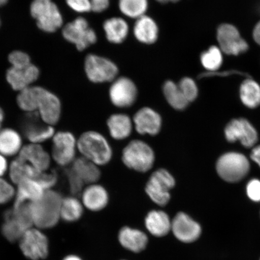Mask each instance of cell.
Wrapping results in <instances>:
<instances>
[{
    "label": "cell",
    "instance_id": "6da1fadb",
    "mask_svg": "<svg viewBox=\"0 0 260 260\" xmlns=\"http://www.w3.org/2000/svg\"><path fill=\"white\" fill-rule=\"evenodd\" d=\"M19 108L28 113L37 112L45 124L54 126L59 121L61 105L58 98L43 87L35 86L19 92L16 99Z\"/></svg>",
    "mask_w": 260,
    "mask_h": 260
},
{
    "label": "cell",
    "instance_id": "7a4b0ae2",
    "mask_svg": "<svg viewBox=\"0 0 260 260\" xmlns=\"http://www.w3.org/2000/svg\"><path fill=\"white\" fill-rule=\"evenodd\" d=\"M63 197L53 189L45 191L40 200L30 203L34 226L41 230L56 226L60 219V208Z\"/></svg>",
    "mask_w": 260,
    "mask_h": 260
},
{
    "label": "cell",
    "instance_id": "3957f363",
    "mask_svg": "<svg viewBox=\"0 0 260 260\" xmlns=\"http://www.w3.org/2000/svg\"><path fill=\"white\" fill-rule=\"evenodd\" d=\"M77 149L84 158L97 166H104L111 161V146L103 135L95 131L83 133L77 140Z\"/></svg>",
    "mask_w": 260,
    "mask_h": 260
},
{
    "label": "cell",
    "instance_id": "277c9868",
    "mask_svg": "<svg viewBox=\"0 0 260 260\" xmlns=\"http://www.w3.org/2000/svg\"><path fill=\"white\" fill-rule=\"evenodd\" d=\"M155 160L153 149L141 140H133L122 151V160L125 167L141 173L151 170Z\"/></svg>",
    "mask_w": 260,
    "mask_h": 260
},
{
    "label": "cell",
    "instance_id": "5b68a950",
    "mask_svg": "<svg viewBox=\"0 0 260 260\" xmlns=\"http://www.w3.org/2000/svg\"><path fill=\"white\" fill-rule=\"evenodd\" d=\"M176 182L170 172L158 169L152 173L145 186V191L152 202L159 206H165L171 198L170 191Z\"/></svg>",
    "mask_w": 260,
    "mask_h": 260
},
{
    "label": "cell",
    "instance_id": "8992f818",
    "mask_svg": "<svg viewBox=\"0 0 260 260\" xmlns=\"http://www.w3.org/2000/svg\"><path fill=\"white\" fill-rule=\"evenodd\" d=\"M250 170L249 162L245 155L238 152H228L217 161L216 170L221 178L230 183L238 182Z\"/></svg>",
    "mask_w": 260,
    "mask_h": 260
},
{
    "label": "cell",
    "instance_id": "52a82bcc",
    "mask_svg": "<svg viewBox=\"0 0 260 260\" xmlns=\"http://www.w3.org/2000/svg\"><path fill=\"white\" fill-rule=\"evenodd\" d=\"M31 15L37 20L38 27L45 32H53L61 27L62 16L57 6L51 0H34Z\"/></svg>",
    "mask_w": 260,
    "mask_h": 260
},
{
    "label": "cell",
    "instance_id": "ba28073f",
    "mask_svg": "<svg viewBox=\"0 0 260 260\" xmlns=\"http://www.w3.org/2000/svg\"><path fill=\"white\" fill-rule=\"evenodd\" d=\"M52 140L51 157L57 165L66 167L76 160L77 140L73 133L58 132Z\"/></svg>",
    "mask_w": 260,
    "mask_h": 260
},
{
    "label": "cell",
    "instance_id": "9c48e42d",
    "mask_svg": "<svg viewBox=\"0 0 260 260\" xmlns=\"http://www.w3.org/2000/svg\"><path fill=\"white\" fill-rule=\"evenodd\" d=\"M19 242L22 253L28 259L40 260L48 255L47 237L42 230L37 227L31 226L26 230Z\"/></svg>",
    "mask_w": 260,
    "mask_h": 260
},
{
    "label": "cell",
    "instance_id": "30bf717a",
    "mask_svg": "<svg viewBox=\"0 0 260 260\" xmlns=\"http://www.w3.org/2000/svg\"><path fill=\"white\" fill-rule=\"evenodd\" d=\"M84 70L89 80L95 83L113 81L118 74V68L112 61L95 54L86 56Z\"/></svg>",
    "mask_w": 260,
    "mask_h": 260
},
{
    "label": "cell",
    "instance_id": "8fae6325",
    "mask_svg": "<svg viewBox=\"0 0 260 260\" xmlns=\"http://www.w3.org/2000/svg\"><path fill=\"white\" fill-rule=\"evenodd\" d=\"M62 34L65 40L76 45L79 51H83L95 44L97 36L89 27L88 22L83 17L77 18L64 26Z\"/></svg>",
    "mask_w": 260,
    "mask_h": 260
},
{
    "label": "cell",
    "instance_id": "7c38bea8",
    "mask_svg": "<svg viewBox=\"0 0 260 260\" xmlns=\"http://www.w3.org/2000/svg\"><path fill=\"white\" fill-rule=\"evenodd\" d=\"M109 97L113 105L119 108H128L136 102L138 89L127 77H122L113 81L109 89Z\"/></svg>",
    "mask_w": 260,
    "mask_h": 260
},
{
    "label": "cell",
    "instance_id": "4fadbf2b",
    "mask_svg": "<svg viewBox=\"0 0 260 260\" xmlns=\"http://www.w3.org/2000/svg\"><path fill=\"white\" fill-rule=\"evenodd\" d=\"M217 38L221 50L227 54L237 56L248 50V43L240 37L235 26L232 24L220 25L217 29Z\"/></svg>",
    "mask_w": 260,
    "mask_h": 260
},
{
    "label": "cell",
    "instance_id": "5bb4252c",
    "mask_svg": "<svg viewBox=\"0 0 260 260\" xmlns=\"http://www.w3.org/2000/svg\"><path fill=\"white\" fill-rule=\"evenodd\" d=\"M225 135L228 141H239L246 148H251L258 141V134L251 123L245 119L233 120L227 125Z\"/></svg>",
    "mask_w": 260,
    "mask_h": 260
},
{
    "label": "cell",
    "instance_id": "9a60e30c",
    "mask_svg": "<svg viewBox=\"0 0 260 260\" xmlns=\"http://www.w3.org/2000/svg\"><path fill=\"white\" fill-rule=\"evenodd\" d=\"M171 232L176 238L183 243H192L202 233L199 223L184 212L178 213L172 220Z\"/></svg>",
    "mask_w": 260,
    "mask_h": 260
},
{
    "label": "cell",
    "instance_id": "2e32d148",
    "mask_svg": "<svg viewBox=\"0 0 260 260\" xmlns=\"http://www.w3.org/2000/svg\"><path fill=\"white\" fill-rule=\"evenodd\" d=\"M133 122L136 131L142 135H157L162 127L160 114L148 107L139 110L133 117Z\"/></svg>",
    "mask_w": 260,
    "mask_h": 260
},
{
    "label": "cell",
    "instance_id": "e0dca14e",
    "mask_svg": "<svg viewBox=\"0 0 260 260\" xmlns=\"http://www.w3.org/2000/svg\"><path fill=\"white\" fill-rule=\"evenodd\" d=\"M17 157L39 172L50 170L51 154L41 144H28L23 146Z\"/></svg>",
    "mask_w": 260,
    "mask_h": 260
},
{
    "label": "cell",
    "instance_id": "ac0fdd59",
    "mask_svg": "<svg viewBox=\"0 0 260 260\" xmlns=\"http://www.w3.org/2000/svg\"><path fill=\"white\" fill-rule=\"evenodd\" d=\"M40 71L31 63L27 67L9 68L6 73V79L12 89L19 92L30 87L31 84L38 79Z\"/></svg>",
    "mask_w": 260,
    "mask_h": 260
},
{
    "label": "cell",
    "instance_id": "d6986e66",
    "mask_svg": "<svg viewBox=\"0 0 260 260\" xmlns=\"http://www.w3.org/2000/svg\"><path fill=\"white\" fill-rule=\"evenodd\" d=\"M109 201L108 192L100 184H89L81 192V203L84 207L90 211L102 210L106 207Z\"/></svg>",
    "mask_w": 260,
    "mask_h": 260
},
{
    "label": "cell",
    "instance_id": "ffe728a7",
    "mask_svg": "<svg viewBox=\"0 0 260 260\" xmlns=\"http://www.w3.org/2000/svg\"><path fill=\"white\" fill-rule=\"evenodd\" d=\"M39 118L40 116L37 114L35 118L32 116L28 119L24 125V136L31 144H41L53 138L56 133L53 126L42 124L40 121H37Z\"/></svg>",
    "mask_w": 260,
    "mask_h": 260
},
{
    "label": "cell",
    "instance_id": "44dd1931",
    "mask_svg": "<svg viewBox=\"0 0 260 260\" xmlns=\"http://www.w3.org/2000/svg\"><path fill=\"white\" fill-rule=\"evenodd\" d=\"M14 207L25 203L35 202L44 196V188L34 179H27L16 185Z\"/></svg>",
    "mask_w": 260,
    "mask_h": 260
},
{
    "label": "cell",
    "instance_id": "7402d4cb",
    "mask_svg": "<svg viewBox=\"0 0 260 260\" xmlns=\"http://www.w3.org/2000/svg\"><path fill=\"white\" fill-rule=\"evenodd\" d=\"M118 240L123 248L135 253L144 251L148 242L145 233L128 226L123 227L119 231Z\"/></svg>",
    "mask_w": 260,
    "mask_h": 260
},
{
    "label": "cell",
    "instance_id": "603a6c76",
    "mask_svg": "<svg viewBox=\"0 0 260 260\" xmlns=\"http://www.w3.org/2000/svg\"><path fill=\"white\" fill-rule=\"evenodd\" d=\"M145 224L146 229L155 237H164L171 232L172 220L164 211H149L145 217Z\"/></svg>",
    "mask_w": 260,
    "mask_h": 260
},
{
    "label": "cell",
    "instance_id": "cb8c5ba5",
    "mask_svg": "<svg viewBox=\"0 0 260 260\" xmlns=\"http://www.w3.org/2000/svg\"><path fill=\"white\" fill-rule=\"evenodd\" d=\"M133 34L141 43L152 44L157 40L158 27L153 19L144 15L136 19Z\"/></svg>",
    "mask_w": 260,
    "mask_h": 260
},
{
    "label": "cell",
    "instance_id": "d4e9b609",
    "mask_svg": "<svg viewBox=\"0 0 260 260\" xmlns=\"http://www.w3.org/2000/svg\"><path fill=\"white\" fill-rule=\"evenodd\" d=\"M23 147L21 135L11 128L0 129V154L5 157L18 155Z\"/></svg>",
    "mask_w": 260,
    "mask_h": 260
},
{
    "label": "cell",
    "instance_id": "484cf974",
    "mask_svg": "<svg viewBox=\"0 0 260 260\" xmlns=\"http://www.w3.org/2000/svg\"><path fill=\"white\" fill-rule=\"evenodd\" d=\"M70 169L84 185L96 183L101 177L99 166L83 157L76 158Z\"/></svg>",
    "mask_w": 260,
    "mask_h": 260
},
{
    "label": "cell",
    "instance_id": "4316f807",
    "mask_svg": "<svg viewBox=\"0 0 260 260\" xmlns=\"http://www.w3.org/2000/svg\"><path fill=\"white\" fill-rule=\"evenodd\" d=\"M107 125L110 135L118 141L128 138L133 131V121L125 114H113L107 119Z\"/></svg>",
    "mask_w": 260,
    "mask_h": 260
},
{
    "label": "cell",
    "instance_id": "83f0119b",
    "mask_svg": "<svg viewBox=\"0 0 260 260\" xmlns=\"http://www.w3.org/2000/svg\"><path fill=\"white\" fill-rule=\"evenodd\" d=\"M107 40L113 44H121L126 40L129 32L127 22L121 18L107 19L103 24Z\"/></svg>",
    "mask_w": 260,
    "mask_h": 260
},
{
    "label": "cell",
    "instance_id": "f1b7e54d",
    "mask_svg": "<svg viewBox=\"0 0 260 260\" xmlns=\"http://www.w3.org/2000/svg\"><path fill=\"white\" fill-rule=\"evenodd\" d=\"M41 172L21 159L16 157L9 165V175L11 183L16 186L27 179L36 180Z\"/></svg>",
    "mask_w": 260,
    "mask_h": 260
},
{
    "label": "cell",
    "instance_id": "f546056e",
    "mask_svg": "<svg viewBox=\"0 0 260 260\" xmlns=\"http://www.w3.org/2000/svg\"><path fill=\"white\" fill-rule=\"evenodd\" d=\"M162 92L169 105L175 110H183L186 108L189 103L178 84L174 81H166L162 87Z\"/></svg>",
    "mask_w": 260,
    "mask_h": 260
},
{
    "label": "cell",
    "instance_id": "4dcf8cb0",
    "mask_svg": "<svg viewBox=\"0 0 260 260\" xmlns=\"http://www.w3.org/2000/svg\"><path fill=\"white\" fill-rule=\"evenodd\" d=\"M83 207L82 203L76 197L63 198L60 208V219L68 222H76L82 216Z\"/></svg>",
    "mask_w": 260,
    "mask_h": 260
},
{
    "label": "cell",
    "instance_id": "1f68e13d",
    "mask_svg": "<svg viewBox=\"0 0 260 260\" xmlns=\"http://www.w3.org/2000/svg\"><path fill=\"white\" fill-rule=\"evenodd\" d=\"M240 96L244 105L253 109L260 105V86L251 79L243 81L240 89Z\"/></svg>",
    "mask_w": 260,
    "mask_h": 260
},
{
    "label": "cell",
    "instance_id": "d6a6232c",
    "mask_svg": "<svg viewBox=\"0 0 260 260\" xmlns=\"http://www.w3.org/2000/svg\"><path fill=\"white\" fill-rule=\"evenodd\" d=\"M28 230V229H27ZM27 229L13 216L11 210L5 213V222L2 226V233L9 242L19 241Z\"/></svg>",
    "mask_w": 260,
    "mask_h": 260
},
{
    "label": "cell",
    "instance_id": "836d02e7",
    "mask_svg": "<svg viewBox=\"0 0 260 260\" xmlns=\"http://www.w3.org/2000/svg\"><path fill=\"white\" fill-rule=\"evenodd\" d=\"M118 6L123 15L137 19L145 15L148 2V0H119Z\"/></svg>",
    "mask_w": 260,
    "mask_h": 260
},
{
    "label": "cell",
    "instance_id": "e575fe53",
    "mask_svg": "<svg viewBox=\"0 0 260 260\" xmlns=\"http://www.w3.org/2000/svg\"><path fill=\"white\" fill-rule=\"evenodd\" d=\"M222 55L219 49L216 47H211L209 50L201 54V61L206 70L213 71L220 67L222 63Z\"/></svg>",
    "mask_w": 260,
    "mask_h": 260
},
{
    "label": "cell",
    "instance_id": "d590c367",
    "mask_svg": "<svg viewBox=\"0 0 260 260\" xmlns=\"http://www.w3.org/2000/svg\"><path fill=\"white\" fill-rule=\"evenodd\" d=\"M183 95L188 102H193L197 99L198 89L196 83L189 77H185L178 84Z\"/></svg>",
    "mask_w": 260,
    "mask_h": 260
},
{
    "label": "cell",
    "instance_id": "8d00e7d4",
    "mask_svg": "<svg viewBox=\"0 0 260 260\" xmlns=\"http://www.w3.org/2000/svg\"><path fill=\"white\" fill-rule=\"evenodd\" d=\"M16 188L13 183L0 177V205L7 204L15 197Z\"/></svg>",
    "mask_w": 260,
    "mask_h": 260
},
{
    "label": "cell",
    "instance_id": "74e56055",
    "mask_svg": "<svg viewBox=\"0 0 260 260\" xmlns=\"http://www.w3.org/2000/svg\"><path fill=\"white\" fill-rule=\"evenodd\" d=\"M57 175L54 171L41 172L36 180L38 181L45 191L53 189L57 183Z\"/></svg>",
    "mask_w": 260,
    "mask_h": 260
},
{
    "label": "cell",
    "instance_id": "f35d334b",
    "mask_svg": "<svg viewBox=\"0 0 260 260\" xmlns=\"http://www.w3.org/2000/svg\"><path fill=\"white\" fill-rule=\"evenodd\" d=\"M9 61L12 67L20 68L27 67L31 64L28 55L20 51L12 52L9 56Z\"/></svg>",
    "mask_w": 260,
    "mask_h": 260
},
{
    "label": "cell",
    "instance_id": "ab89813d",
    "mask_svg": "<svg viewBox=\"0 0 260 260\" xmlns=\"http://www.w3.org/2000/svg\"><path fill=\"white\" fill-rule=\"evenodd\" d=\"M67 175L71 193L77 194L82 192L84 184L70 168L67 171Z\"/></svg>",
    "mask_w": 260,
    "mask_h": 260
},
{
    "label": "cell",
    "instance_id": "60d3db41",
    "mask_svg": "<svg viewBox=\"0 0 260 260\" xmlns=\"http://www.w3.org/2000/svg\"><path fill=\"white\" fill-rule=\"evenodd\" d=\"M248 197L254 202H260V181L253 179L250 181L246 187Z\"/></svg>",
    "mask_w": 260,
    "mask_h": 260
},
{
    "label": "cell",
    "instance_id": "b9f144b4",
    "mask_svg": "<svg viewBox=\"0 0 260 260\" xmlns=\"http://www.w3.org/2000/svg\"><path fill=\"white\" fill-rule=\"evenodd\" d=\"M67 5L79 13H86L92 11L90 0H66Z\"/></svg>",
    "mask_w": 260,
    "mask_h": 260
},
{
    "label": "cell",
    "instance_id": "7bdbcfd3",
    "mask_svg": "<svg viewBox=\"0 0 260 260\" xmlns=\"http://www.w3.org/2000/svg\"><path fill=\"white\" fill-rule=\"evenodd\" d=\"M90 3L92 11L100 13L105 11L109 8L110 0H90Z\"/></svg>",
    "mask_w": 260,
    "mask_h": 260
},
{
    "label": "cell",
    "instance_id": "ee69618b",
    "mask_svg": "<svg viewBox=\"0 0 260 260\" xmlns=\"http://www.w3.org/2000/svg\"><path fill=\"white\" fill-rule=\"evenodd\" d=\"M9 165L5 156L0 154V177H3L9 171Z\"/></svg>",
    "mask_w": 260,
    "mask_h": 260
},
{
    "label": "cell",
    "instance_id": "f6af8a7d",
    "mask_svg": "<svg viewBox=\"0 0 260 260\" xmlns=\"http://www.w3.org/2000/svg\"><path fill=\"white\" fill-rule=\"evenodd\" d=\"M251 157L252 160L255 161L256 164H258L260 167V145L253 149Z\"/></svg>",
    "mask_w": 260,
    "mask_h": 260
},
{
    "label": "cell",
    "instance_id": "bcb514c9",
    "mask_svg": "<svg viewBox=\"0 0 260 260\" xmlns=\"http://www.w3.org/2000/svg\"><path fill=\"white\" fill-rule=\"evenodd\" d=\"M253 37L256 43L260 45V21L256 25L253 30Z\"/></svg>",
    "mask_w": 260,
    "mask_h": 260
},
{
    "label": "cell",
    "instance_id": "7dc6e473",
    "mask_svg": "<svg viewBox=\"0 0 260 260\" xmlns=\"http://www.w3.org/2000/svg\"><path fill=\"white\" fill-rule=\"evenodd\" d=\"M5 120V113L3 109L0 107V129L2 128V125Z\"/></svg>",
    "mask_w": 260,
    "mask_h": 260
},
{
    "label": "cell",
    "instance_id": "c3c4849f",
    "mask_svg": "<svg viewBox=\"0 0 260 260\" xmlns=\"http://www.w3.org/2000/svg\"><path fill=\"white\" fill-rule=\"evenodd\" d=\"M63 260H83L79 256L75 255H70L66 256Z\"/></svg>",
    "mask_w": 260,
    "mask_h": 260
},
{
    "label": "cell",
    "instance_id": "681fc988",
    "mask_svg": "<svg viewBox=\"0 0 260 260\" xmlns=\"http://www.w3.org/2000/svg\"><path fill=\"white\" fill-rule=\"evenodd\" d=\"M156 1L160 3H167L169 2H177L179 1V0H156Z\"/></svg>",
    "mask_w": 260,
    "mask_h": 260
},
{
    "label": "cell",
    "instance_id": "f907efd6",
    "mask_svg": "<svg viewBox=\"0 0 260 260\" xmlns=\"http://www.w3.org/2000/svg\"><path fill=\"white\" fill-rule=\"evenodd\" d=\"M7 2L8 0H0V6L5 5Z\"/></svg>",
    "mask_w": 260,
    "mask_h": 260
},
{
    "label": "cell",
    "instance_id": "816d5d0a",
    "mask_svg": "<svg viewBox=\"0 0 260 260\" xmlns=\"http://www.w3.org/2000/svg\"><path fill=\"white\" fill-rule=\"evenodd\" d=\"M259 260H260V259H259Z\"/></svg>",
    "mask_w": 260,
    "mask_h": 260
}]
</instances>
